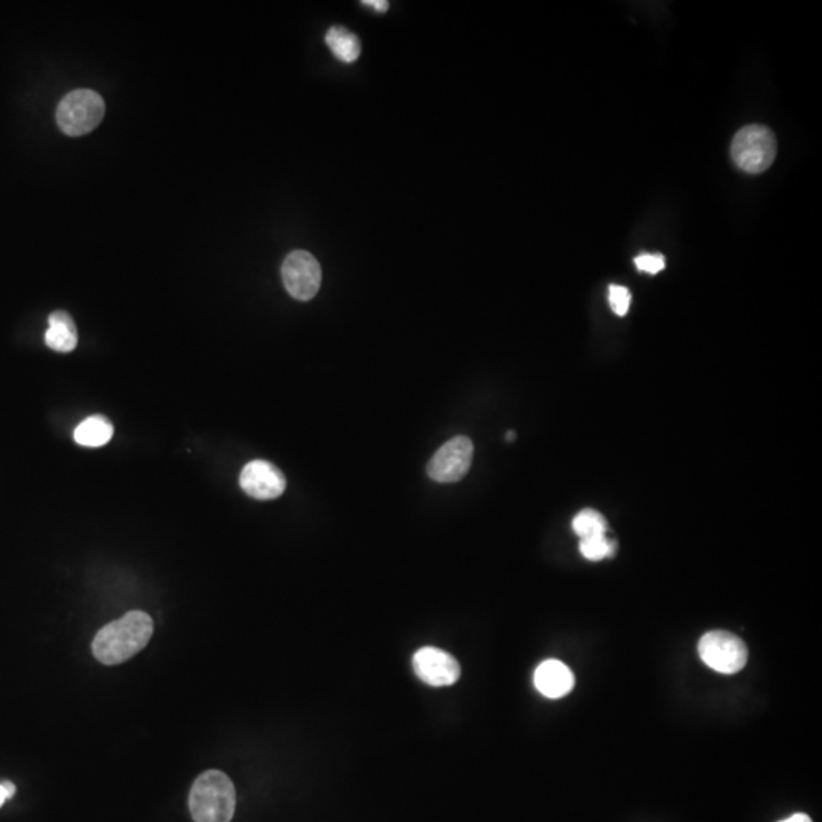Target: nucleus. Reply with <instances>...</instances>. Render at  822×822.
I'll list each match as a JSON object with an SVG mask.
<instances>
[{"label": "nucleus", "mask_w": 822, "mask_h": 822, "mask_svg": "<svg viewBox=\"0 0 822 822\" xmlns=\"http://www.w3.org/2000/svg\"><path fill=\"white\" fill-rule=\"evenodd\" d=\"M698 652L710 669L724 675L740 672L748 661L746 644L737 635L727 631L707 632L699 640Z\"/></svg>", "instance_id": "nucleus-5"}, {"label": "nucleus", "mask_w": 822, "mask_h": 822, "mask_svg": "<svg viewBox=\"0 0 822 822\" xmlns=\"http://www.w3.org/2000/svg\"><path fill=\"white\" fill-rule=\"evenodd\" d=\"M535 687L545 698L559 699L574 689V675L562 661L547 660L535 670Z\"/></svg>", "instance_id": "nucleus-10"}, {"label": "nucleus", "mask_w": 822, "mask_h": 822, "mask_svg": "<svg viewBox=\"0 0 822 822\" xmlns=\"http://www.w3.org/2000/svg\"><path fill=\"white\" fill-rule=\"evenodd\" d=\"M608 300L611 310L617 316H626L629 308H631V291L626 287H622V285H609Z\"/></svg>", "instance_id": "nucleus-16"}, {"label": "nucleus", "mask_w": 822, "mask_h": 822, "mask_svg": "<svg viewBox=\"0 0 822 822\" xmlns=\"http://www.w3.org/2000/svg\"><path fill=\"white\" fill-rule=\"evenodd\" d=\"M579 550L588 561H602L614 555L615 542L606 535L588 536L580 539Z\"/></svg>", "instance_id": "nucleus-15"}, {"label": "nucleus", "mask_w": 822, "mask_h": 822, "mask_svg": "<svg viewBox=\"0 0 822 822\" xmlns=\"http://www.w3.org/2000/svg\"><path fill=\"white\" fill-rule=\"evenodd\" d=\"M780 822H812V819H810L809 816L804 815V813H795V815L789 816V818Z\"/></svg>", "instance_id": "nucleus-20"}, {"label": "nucleus", "mask_w": 822, "mask_h": 822, "mask_svg": "<svg viewBox=\"0 0 822 822\" xmlns=\"http://www.w3.org/2000/svg\"><path fill=\"white\" fill-rule=\"evenodd\" d=\"M282 279L288 293L297 300H311L320 290L322 268L311 253L296 250L285 258Z\"/></svg>", "instance_id": "nucleus-6"}, {"label": "nucleus", "mask_w": 822, "mask_h": 822, "mask_svg": "<svg viewBox=\"0 0 822 822\" xmlns=\"http://www.w3.org/2000/svg\"><path fill=\"white\" fill-rule=\"evenodd\" d=\"M239 485L249 497L256 500H274L287 489V478L278 466L265 460H253L244 466Z\"/></svg>", "instance_id": "nucleus-8"}, {"label": "nucleus", "mask_w": 822, "mask_h": 822, "mask_svg": "<svg viewBox=\"0 0 822 822\" xmlns=\"http://www.w3.org/2000/svg\"><path fill=\"white\" fill-rule=\"evenodd\" d=\"M634 262L638 270L649 274L660 273L666 267V259L660 253H643V255L637 256Z\"/></svg>", "instance_id": "nucleus-17"}, {"label": "nucleus", "mask_w": 822, "mask_h": 822, "mask_svg": "<svg viewBox=\"0 0 822 822\" xmlns=\"http://www.w3.org/2000/svg\"><path fill=\"white\" fill-rule=\"evenodd\" d=\"M113 431L115 430L109 419L104 416H90L75 428L74 439L81 447H104L112 440Z\"/></svg>", "instance_id": "nucleus-12"}, {"label": "nucleus", "mask_w": 822, "mask_h": 822, "mask_svg": "<svg viewBox=\"0 0 822 822\" xmlns=\"http://www.w3.org/2000/svg\"><path fill=\"white\" fill-rule=\"evenodd\" d=\"M573 530L580 539L588 536L606 535L608 523L602 513L594 509H584L573 520Z\"/></svg>", "instance_id": "nucleus-14"}, {"label": "nucleus", "mask_w": 822, "mask_h": 822, "mask_svg": "<svg viewBox=\"0 0 822 822\" xmlns=\"http://www.w3.org/2000/svg\"><path fill=\"white\" fill-rule=\"evenodd\" d=\"M363 5L373 8L378 13H386L389 10V2H386V0H364Z\"/></svg>", "instance_id": "nucleus-18"}, {"label": "nucleus", "mask_w": 822, "mask_h": 822, "mask_svg": "<svg viewBox=\"0 0 822 822\" xmlns=\"http://www.w3.org/2000/svg\"><path fill=\"white\" fill-rule=\"evenodd\" d=\"M474 445L465 436H457L445 443L428 463V475L437 483L460 482L472 465Z\"/></svg>", "instance_id": "nucleus-7"}, {"label": "nucleus", "mask_w": 822, "mask_h": 822, "mask_svg": "<svg viewBox=\"0 0 822 822\" xmlns=\"http://www.w3.org/2000/svg\"><path fill=\"white\" fill-rule=\"evenodd\" d=\"M326 45L331 49L337 60L343 63H354L361 54V43L354 32L341 26L329 29L325 37Z\"/></svg>", "instance_id": "nucleus-13"}, {"label": "nucleus", "mask_w": 822, "mask_h": 822, "mask_svg": "<svg viewBox=\"0 0 822 822\" xmlns=\"http://www.w3.org/2000/svg\"><path fill=\"white\" fill-rule=\"evenodd\" d=\"M506 439L507 440L515 439V433H513V431H509V433H507Z\"/></svg>", "instance_id": "nucleus-22"}, {"label": "nucleus", "mask_w": 822, "mask_h": 822, "mask_svg": "<svg viewBox=\"0 0 822 822\" xmlns=\"http://www.w3.org/2000/svg\"><path fill=\"white\" fill-rule=\"evenodd\" d=\"M775 156L777 141L774 133L765 125H746L734 136L731 157L745 173H763L771 168Z\"/></svg>", "instance_id": "nucleus-3"}, {"label": "nucleus", "mask_w": 822, "mask_h": 822, "mask_svg": "<svg viewBox=\"0 0 822 822\" xmlns=\"http://www.w3.org/2000/svg\"><path fill=\"white\" fill-rule=\"evenodd\" d=\"M0 784H2V787H4L5 794H7L8 800H10V798H13L14 794H16V784L11 783V781L8 780L2 781V783Z\"/></svg>", "instance_id": "nucleus-19"}, {"label": "nucleus", "mask_w": 822, "mask_h": 822, "mask_svg": "<svg viewBox=\"0 0 822 822\" xmlns=\"http://www.w3.org/2000/svg\"><path fill=\"white\" fill-rule=\"evenodd\" d=\"M153 631L150 615L142 611L128 612L96 634L92 643L93 655L107 666L125 663L150 643Z\"/></svg>", "instance_id": "nucleus-1"}, {"label": "nucleus", "mask_w": 822, "mask_h": 822, "mask_svg": "<svg viewBox=\"0 0 822 822\" xmlns=\"http://www.w3.org/2000/svg\"><path fill=\"white\" fill-rule=\"evenodd\" d=\"M235 807V786L224 772L206 771L192 784L189 810L195 822H230Z\"/></svg>", "instance_id": "nucleus-2"}, {"label": "nucleus", "mask_w": 822, "mask_h": 822, "mask_svg": "<svg viewBox=\"0 0 822 822\" xmlns=\"http://www.w3.org/2000/svg\"><path fill=\"white\" fill-rule=\"evenodd\" d=\"M49 328L45 334V343L55 352L74 351L78 345V332L72 319L66 311H54L49 316Z\"/></svg>", "instance_id": "nucleus-11"}, {"label": "nucleus", "mask_w": 822, "mask_h": 822, "mask_svg": "<svg viewBox=\"0 0 822 822\" xmlns=\"http://www.w3.org/2000/svg\"><path fill=\"white\" fill-rule=\"evenodd\" d=\"M7 800H8V798H7V794H5V789H4V787H2V784H0V807L4 806V803Z\"/></svg>", "instance_id": "nucleus-21"}, {"label": "nucleus", "mask_w": 822, "mask_h": 822, "mask_svg": "<svg viewBox=\"0 0 822 822\" xmlns=\"http://www.w3.org/2000/svg\"><path fill=\"white\" fill-rule=\"evenodd\" d=\"M106 115L104 99L93 90H74L58 104V127L67 136H83L101 124Z\"/></svg>", "instance_id": "nucleus-4"}, {"label": "nucleus", "mask_w": 822, "mask_h": 822, "mask_svg": "<svg viewBox=\"0 0 822 822\" xmlns=\"http://www.w3.org/2000/svg\"><path fill=\"white\" fill-rule=\"evenodd\" d=\"M413 669L425 684L433 687H447L459 681L460 664L448 652L437 647H422L413 657Z\"/></svg>", "instance_id": "nucleus-9"}]
</instances>
